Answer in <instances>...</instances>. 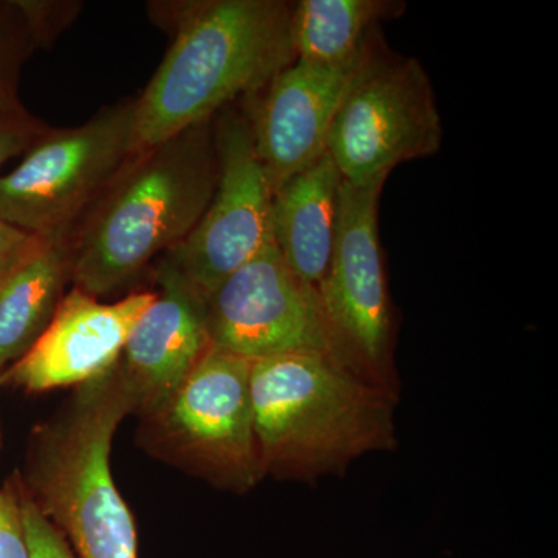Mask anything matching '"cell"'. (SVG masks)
<instances>
[{
	"label": "cell",
	"mask_w": 558,
	"mask_h": 558,
	"mask_svg": "<svg viewBox=\"0 0 558 558\" xmlns=\"http://www.w3.org/2000/svg\"><path fill=\"white\" fill-rule=\"evenodd\" d=\"M153 267L154 299L117 362L140 417L163 405L211 347L207 296L163 258Z\"/></svg>",
	"instance_id": "cell-11"
},
{
	"label": "cell",
	"mask_w": 558,
	"mask_h": 558,
	"mask_svg": "<svg viewBox=\"0 0 558 558\" xmlns=\"http://www.w3.org/2000/svg\"><path fill=\"white\" fill-rule=\"evenodd\" d=\"M36 46H39L38 39H36L35 33L32 31L27 14H25L24 22L17 25L16 28H13V31L0 24V94L13 92L11 90L9 78H7L9 69H16L21 58L27 57L33 47Z\"/></svg>",
	"instance_id": "cell-20"
},
{
	"label": "cell",
	"mask_w": 558,
	"mask_h": 558,
	"mask_svg": "<svg viewBox=\"0 0 558 558\" xmlns=\"http://www.w3.org/2000/svg\"><path fill=\"white\" fill-rule=\"evenodd\" d=\"M215 117L219 178L199 223L161 258L205 296L274 242V190L256 154L245 100Z\"/></svg>",
	"instance_id": "cell-9"
},
{
	"label": "cell",
	"mask_w": 558,
	"mask_h": 558,
	"mask_svg": "<svg viewBox=\"0 0 558 558\" xmlns=\"http://www.w3.org/2000/svg\"><path fill=\"white\" fill-rule=\"evenodd\" d=\"M341 185L343 178L326 153L274 191V244L289 269L317 292L336 245Z\"/></svg>",
	"instance_id": "cell-14"
},
{
	"label": "cell",
	"mask_w": 558,
	"mask_h": 558,
	"mask_svg": "<svg viewBox=\"0 0 558 558\" xmlns=\"http://www.w3.org/2000/svg\"><path fill=\"white\" fill-rule=\"evenodd\" d=\"M384 185H341L339 227L319 301L341 362L399 399L396 325L379 236Z\"/></svg>",
	"instance_id": "cell-8"
},
{
	"label": "cell",
	"mask_w": 558,
	"mask_h": 558,
	"mask_svg": "<svg viewBox=\"0 0 558 558\" xmlns=\"http://www.w3.org/2000/svg\"><path fill=\"white\" fill-rule=\"evenodd\" d=\"M252 362L209 347L163 405L142 418L138 442L150 457L231 494L266 480L250 398Z\"/></svg>",
	"instance_id": "cell-5"
},
{
	"label": "cell",
	"mask_w": 558,
	"mask_h": 558,
	"mask_svg": "<svg viewBox=\"0 0 558 558\" xmlns=\"http://www.w3.org/2000/svg\"><path fill=\"white\" fill-rule=\"evenodd\" d=\"M40 236L25 233L0 218V274L33 247Z\"/></svg>",
	"instance_id": "cell-21"
},
{
	"label": "cell",
	"mask_w": 558,
	"mask_h": 558,
	"mask_svg": "<svg viewBox=\"0 0 558 558\" xmlns=\"http://www.w3.org/2000/svg\"><path fill=\"white\" fill-rule=\"evenodd\" d=\"M134 119L130 98L80 126L50 128L0 175V218L35 236H68L135 153Z\"/></svg>",
	"instance_id": "cell-7"
},
{
	"label": "cell",
	"mask_w": 558,
	"mask_h": 558,
	"mask_svg": "<svg viewBox=\"0 0 558 558\" xmlns=\"http://www.w3.org/2000/svg\"><path fill=\"white\" fill-rule=\"evenodd\" d=\"M377 32L329 134L330 159L355 186L385 185L398 165L435 156L442 145V120L424 65L388 50Z\"/></svg>",
	"instance_id": "cell-6"
},
{
	"label": "cell",
	"mask_w": 558,
	"mask_h": 558,
	"mask_svg": "<svg viewBox=\"0 0 558 558\" xmlns=\"http://www.w3.org/2000/svg\"><path fill=\"white\" fill-rule=\"evenodd\" d=\"M0 558H32L16 490L0 488Z\"/></svg>",
	"instance_id": "cell-19"
},
{
	"label": "cell",
	"mask_w": 558,
	"mask_h": 558,
	"mask_svg": "<svg viewBox=\"0 0 558 558\" xmlns=\"http://www.w3.org/2000/svg\"><path fill=\"white\" fill-rule=\"evenodd\" d=\"M49 130L43 120L22 108L13 92L0 94V168L27 153Z\"/></svg>",
	"instance_id": "cell-17"
},
{
	"label": "cell",
	"mask_w": 558,
	"mask_h": 558,
	"mask_svg": "<svg viewBox=\"0 0 558 558\" xmlns=\"http://www.w3.org/2000/svg\"><path fill=\"white\" fill-rule=\"evenodd\" d=\"M219 178L215 119L132 154L65 236L73 288L100 299L189 238Z\"/></svg>",
	"instance_id": "cell-2"
},
{
	"label": "cell",
	"mask_w": 558,
	"mask_h": 558,
	"mask_svg": "<svg viewBox=\"0 0 558 558\" xmlns=\"http://www.w3.org/2000/svg\"><path fill=\"white\" fill-rule=\"evenodd\" d=\"M362 57L341 65L293 61L245 100L256 154L271 190L328 153L330 128Z\"/></svg>",
	"instance_id": "cell-12"
},
{
	"label": "cell",
	"mask_w": 558,
	"mask_h": 558,
	"mask_svg": "<svg viewBox=\"0 0 558 558\" xmlns=\"http://www.w3.org/2000/svg\"><path fill=\"white\" fill-rule=\"evenodd\" d=\"M72 282L65 236L40 238L0 274V373L50 325Z\"/></svg>",
	"instance_id": "cell-15"
},
{
	"label": "cell",
	"mask_w": 558,
	"mask_h": 558,
	"mask_svg": "<svg viewBox=\"0 0 558 558\" xmlns=\"http://www.w3.org/2000/svg\"><path fill=\"white\" fill-rule=\"evenodd\" d=\"M250 398L266 478L315 484L399 444V399L319 352L252 362Z\"/></svg>",
	"instance_id": "cell-3"
},
{
	"label": "cell",
	"mask_w": 558,
	"mask_h": 558,
	"mask_svg": "<svg viewBox=\"0 0 558 558\" xmlns=\"http://www.w3.org/2000/svg\"><path fill=\"white\" fill-rule=\"evenodd\" d=\"M130 413L116 363L33 433L22 487L76 558H138L134 517L110 470L113 436Z\"/></svg>",
	"instance_id": "cell-4"
},
{
	"label": "cell",
	"mask_w": 558,
	"mask_h": 558,
	"mask_svg": "<svg viewBox=\"0 0 558 558\" xmlns=\"http://www.w3.org/2000/svg\"><path fill=\"white\" fill-rule=\"evenodd\" d=\"M292 9L284 0L153 3L150 17L172 40L135 98V153L255 97L292 64Z\"/></svg>",
	"instance_id": "cell-1"
},
{
	"label": "cell",
	"mask_w": 558,
	"mask_h": 558,
	"mask_svg": "<svg viewBox=\"0 0 558 558\" xmlns=\"http://www.w3.org/2000/svg\"><path fill=\"white\" fill-rule=\"evenodd\" d=\"M207 310L213 347L248 362L319 352L343 365L317 289L289 269L274 242L209 293Z\"/></svg>",
	"instance_id": "cell-10"
},
{
	"label": "cell",
	"mask_w": 558,
	"mask_h": 558,
	"mask_svg": "<svg viewBox=\"0 0 558 558\" xmlns=\"http://www.w3.org/2000/svg\"><path fill=\"white\" fill-rule=\"evenodd\" d=\"M396 0H300L290 20L295 61L341 65L357 61L381 21L398 17Z\"/></svg>",
	"instance_id": "cell-16"
},
{
	"label": "cell",
	"mask_w": 558,
	"mask_h": 558,
	"mask_svg": "<svg viewBox=\"0 0 558 558\" xmlns=\"http://www.w3.org/2000/svg\"><path fill=\"white\" fill-rule=\"evenodd\" d=\"M153 299V290H145L101 303L73 288L36 343L0 379L27 392H46L80 387L108 373Z\"/></svg>",
	"instance_id": "cell-13"
},
{
	"label": "cell",
	"mask_w": 558,
	"mask_h": 558,
	"mask_svg": "<svg viewBox=\"0 0 558 558\" xmlns=\"http://www.w3.org/2000/svg\"><path fill=\"white\" fill-rule=\"evenodd\" d=\"M16 492L32 558H76L57 527L36 508L25 488L21 486Z\"/></svg>",
	"instance_id": "cell-18"
}]
</instances>
